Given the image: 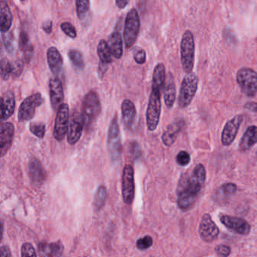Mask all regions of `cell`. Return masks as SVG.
Here are the masks:
<instances>
[{"instance_id":"1","label":"cell","mask_w":257,"mask_h":257,"mask_svg":"<svg viewBox=\"0 0 257 257\" xmlns=\"http://www.w3.org/2000/svg\"><path fill=\"white\" fill-rule=\"evenodd\" d=\"M207 178L205 167L198 164L192 170L189 178L181 180L177 189V206L183 211L193 207L201 194Z\"/></svg>"},{"instance_id":"2","label":"cell","mask_w":257,"mask_h":257,"mask_svg":"<svg viewBox=\"0 0 257 257\" xmlns=\"http://www.w3.org/2000/svg\"><path fill=\"white\" fill-rule=\"evenodd\" d=\"M101 103L100 97L95 91H90L84 97L82 102V114L85 126L90 129L94 125L101 112Z\"/></svg>"},{"instance_id":"3","label":"cell","mask_w":257,"mask_h":257,"mask_svg":"<svg viewBox=\"0 0 257 257\" xmlns=\"http://www.w3.org/2000/svg\"><path fill=\"white\" fill-rule=\"evenodd\" d=\"M195 39L190 31H185L180 43L182 67L186 73H192L195 65Z\"/></svg>"},{"instance_id":"4","label":"cell","mask_w":257,"mask_h":257,"mask_svg":"<svg viewBox=\"0 0 257 257\" xmlns=\"http://www.w3.org/2000/svg\"><path fill=\"white\" fill-rule=\"evenodd\" d=\"M198 77L195 73H186L182 81L179 93L178 104L182 109L188 107L192 103L198 91Z\"/></svg>"},{"instance_id":"5","label":"cell","mask_w":257,"mask_h":257,"mask_svg":"<svg viewBox=\"0 0 257 257\" xmlns=\"http://www.w3.org/2000/svg\"><path fill=\"white\" fill-rule=\"evenodd\" d=\"M107 147L108 153L112 162L114 163L118 162L121 159L122 154V145L117 115H115L109 127Z\"/></svg>"},{"instance_id":"6","label":"cell","mask_w":257,"mask_h":257,"mask_svg":"<svg viewBox=\"0 0 257 257\" xmlns=\"http://www.w3.org/2000/svg\"><path fill=\"white\" fill-rule=\"evenodd\" d=\"M141 28L139 13L136 9L129 10L124 22V40L126 48L130 49L135 45Z\"/></svg>"},{"instance_id":"7","label":"cell","mask_w":257,"mask_h":257,"mask_svg":"<svg viewBox=\"0 0 257 257\" xmlns=\"http://www.w3.org/2000/svg\"><path fill=\"white\" fill-rule=\"evenodd\" d=\"M162 93L155 90H152L147 106L146 118H147V128L150 132H153L157 128L160 121L161 112H162V103H161Z\"/></svg>"},{"instance_id":"8","label":"cell","mask_w":257,"mask_h":257,"mask_svg":"<svg viewBox=\"0 0 257 257\" xmlns=\"http://www.w3.org/2000/svg\"><path fill=\"white\" fill-rule=\"evenodd\" d=\"M237 82L242 92L248 97H254L257 94V73L250 68L240 69L237 72Z\"/></svg>"},{"instance_id":"9","label":"cell","mask_w":257,"mask_h":257,"mask_svg":"<svg viewBox=\"0 0 257 257\" xmlns=\"http://www.w3.org/2000/svg\"><path fill=\"white\" fill-rule=\"evenodd\" d=\"M44 100L40 93H35L25 98L19 109L18 120L20 122L30 121L34 118L36 109L43 104Z\"/></svg>"},{"instance_id":"10","label":"cell","mask_w":257,"mask_h":257,"mask_svg":"<svg viewBox=\"0 0 257 257\" xmlns=\"http://www.w3.org/2000/svg\"><path fill=\"white\" fill-rule=\"evenodd\" d=\"M70 123V108L67 103H63L58 109L54 127V138L58 141H62L67 135Z\"/></svg>"},{"instance_id":"11","label":"cell","mask_w":257,"mask_h":257,"mask_svg":"<svg viewBox=\"0 0 257 257\" xmlns=\"http://www.w3.org/2000/svg\"><path fill=\"white\" fill-rule=\"evenodd\" d=\"M121 191L124 203L130 205L133 202L135 195V174L133 167L131 165H125L123 170Z\"/></svg>"},{"instance_id":"12","label":"cell","mask_w":257,"mask_h":257,"mask_svg":"<svg viewBox=\"0 0 257 257\" xmlns=\"http://www.w3.org/2000/svg\"><path fill=\"white\" fill-rule=\"evenodd\" d=\"M198 233L201 240L206 243H211L219 237V227L215 223L214 221L212 219L211 216L208 213H205L201 218Z\"/></svg>"},{"instance_id":"13","label":"cell","mask_w":257,"mask_h":257,"mask_svg":"<svg viewBox=\"0 0 257 257\" xmlns=\"http://www.w3.org/2000/svg\"><path fill=\"white\" fill-rule=\"evenodd\" d=\"M219 220L224 226L235 234L246 236L250 233V224L243 218L221 215L219 216Z\"/></svg>"},{"instance_id":"14","label":"cell","mask_w":257,"mask_h":257,"mask_svg":"<svg viewBox=\"0 0 257 257\" xmlns=\"http://www.w3.org/2000/svg\"><path fill=\"white\" fill-rule=\"evenodd\" d=\"M85 121L82 114L74 111L70 118L68 131H67V141L70 145H75L80 140L83 132Z\"/></svg>"},{"instance_id":"15","label":"cell","mask_w":257,"mask_h":257,"mask_svg":"<svg viewBox=\"0 0 257 257\" xmlns=\"http://www.w3.org/2000/svg\"><path fill=\"white\" fill-rule=\"evenodd\" d=\"M243 121V115H237L225 124L221 135V141L224 146L228 147L234 142Z\"/></svg>"},{"instance_id":"16","label":"cell","mask_w":257,"mask_h":257,"mask_svg":"<svg viewBox=\"0 0 257 257\" xmlns=\"http://www.w3.org/2000/svg\"><path fill=\"white\" fill-rule=\"evenodd\" d=\"M49 96H50L51 105L53 110H58L61 105L64 103V93L62 82L59 78H52L49 82Z\"/></svg>"},{"instance_id":"17","label":"cell","mask_w":257,"mask_h":257,"mask_svg":"<svg viewBox=\"0 0 257 257\" xmlns=\"http://www.w3.org/2000/svg\"><path fill=\"white\" fill-rule=\"evenodd\" d=\"M28 174L33 184L40 186L46 181L47 174L41 162L37 158H31L28 162Z\"/></svg>"},{"instance_id":"18","label":"cell","mask_w":257,"mask_h":257,"mask_svg":"<svg viewBox=\"0 0 257 257\" xmlns=\"http://www.w3.org/2000/svg\"><path fill=\"white\" fill-rule=\"evenodd\" d=\"M15 127L12 123L5 122L0 128V155L4 157L11 147L14 138Z\"/></svg>"},{"instance_id":"19","label":"cell","mask_w":257,"mask_h":257,"mask_svg":"<svg viewBox=\"0 0 257 257\" xmlns=\"http://www.w3.org/2000/svg\"><path fill=\"white\" fill-rule=\"evenodd\" d=\"M184 124L183 119L177 118L167 127L162 137V142L166 147H171L174 144Z\"/></svg>"},{"instance_id":"20","label":"cell","mask_w":257,"mask_h":257,"mask_svg":"<svg viewBox=\"0 0 257 257\" xmlns=\"http://www.w3.org/2000/svg\"><path fill=\"white\" fill-rule=\"evenodd\" d=\"M47 62L52 73L58 77L62 73L64 61L61 53L56 47L52 46L48 49Z\"/></svg>"},{"instance_id":"21","label":"cell","mask_w":257,"mask_h":257,"mask_svg":"<svg viewBox=\"0 0 257 257\" xmlns=\"http://www.w3.org/2000/svg\"><path fill=\"white\" fill-rule=\"evenodd\" d=\"M37 250L40 256H61L64 253V246L61 240L50 243L40 242Z\"/></svg>"},{"instance_id":"22","label":"cell","mask_w":257,"mask_h":257,"mask_svg":"<svg viewBox=\"0 0 257 257\" xmlns=\"http://www.w3.org/2000/svg\"><path fill=\"white\" fill-rule=\"evenodd\" d=\"M16 109V99L12 91H7L1 98V118L7 121L14 113Z\"/></svg>"},{"instance_id":"23","label":"cell","mask_w":257,"mask_h":257,"mask_svg":"<svg viewBox=\"0 0 257 257\" xmlns=\"http://www.w3.org/2000/svg\"><path fill=\"white\" fill-rule=\"evenodd\" d=\"M177 91L174 76L171 73H168L164 88V100L168 109H171L175 103Z\"/></svg>"},{"instance_id":"24","label":"cell","mask_w":257,"mask_h":257,"mask_svg":"<svg viewBox=\"0 0 257 257\" xmlns=\"http://www.w3.org/2000/svg\"><path fill=\"white\" fill-rule=\"evenodd\" d=\"M121 113L124 126L127 128H132L136 121L137 112L135 104L128 99H125L123 101Z\"/></svg>"},{"instance_id":"25","label":"cell","mask_w":257,"mask_h":257,"mask_svg":"<svg viewBox=\"0 0 257 257\" xmlns=\"http://www.w3.org/2000/svg\"><path fill=\"white\" fill-rule=\"evenodd\" d=\"M13 24V15L7 0H0V28L1 32L10 31Z\"/></svg>"},{"instance_id":"26","label":"cell","mask_w":257,"mask_h":257,"mask_svg":"<svg viewBox=\"0 0 257 257\" xmlns=\"http://www.w3.org/2000/svg\"><path fill=\"white\" fill-rule=\"evenodd\" d=\"M166 77L165 65L162 63H159L155 67L153 70L152 90L162 93L165 88Z\"/></svg>"},{"instance_id":"27","label":"cell","mask_w":257,"mask_h":257,"mask_svg":"<svg viewBox=\"0 0 257 257\" xmlns=\"http://www.w3.org/2000/svg\"><path fill=\"white\" fill-rule=\"evenodd\" d=\"M257 143V126L252 125L246 129L240 139L239 149L241 152H246L252 148Z\"/></svg>"},{"instance_id":"28","label":"cell","mask_w":257,"mask_h":257,"mask_svg":"<svg viewBox=\"0 0 257 257\" xmlns=\"http://www.w3.org/2000/svg\"><path fill=\"white\" fill-rule=\"evenodd\" d=\"M108 44L114 58L115 59H121L124 54V49H123L122 37L118 31H115L111 34Z\"/></svg>"},{"instance_id":"29","label":"cell","mask_w":257,"mask_h":257,"mask_svg":"<svg viewBox=\"0 0 257 257\" xmlns=\"http://www.w3.org/2000/svg\"><path fill=\"white\" fill-rule=\"evenodd\" d=\"M97 55H98L99 59L101 62L105 64H109L112 62V52L109 48L108 42L105 40H101L99 42L97 46Z\"/></svg>"},{"instance_id":"30","label":"cell","mask_w":257,"mask_h":257,"mask_svg":"<svg viewBox=\"0 0 257 257\" xmlns=\"http://www.w3.org/2000/svg\"><path fill=\"white\" fill-rule=\"evenodd\" d=\"M107 189L106 186H100L96 192L94 200V207L96 211H100L103 208L107 200Z\"/></svg>"},{"instance_id":"31","label":"cell","mask_w":257,"mask_h":257,"mask_svg":"<svg viewBox=\"0 0 257 257\" xmlns=\"http://www.w3.org/2000/svg\"><path fill=\"white\" fill-rule=\"evenodd\" d=\"M68 57L75 68L79 70H83L85 69V59L80 51L72 49L68 52Z\"/></svg>"},{"instance_id":"32","label":"cell","mask_w":257,"mask_h":257,"mask_svg":"<svg viewBox=\"0 0 257 257\" xmlns=\"http://www.w3.org/2000/svg\"><path fill=\"white\" fill-rule=\"evenodd\" d=\"M76 13L80 20L85 19L90 10V0H76Z\"/></svg>"},{"instance_id":"33","label":"cell","mask_w":257,"mask_h":257,"mask_svg":"<svg viewBox=\"0 0 257 257\" xmlns=\"http://www.w3.org/2000/svg\"><path fill=\"white\" fill-rule=\"evenodd\" d=\"M3 44L6 51L10 55H13L16 51L15 39L13 33H2Z\"/></svg>"},{"instance_id":"34","label":"cell","mask_w":257,"mask_h":257,"mask_svg":"<svg viewBox=\"0 0 257 257\" xmlns=\"http://www.w3.org/2000/svg\"><path fill=\"white\" fill-rule=\"evenodd\" d=\"M237 190V186L235 183H226L220 186L217 189L216 194H221L223 195L224 198H230V197L234 195Z\"/></svg>"},{"instance_id":"35","label":"cell","mask_w":257,"mask_h":257,"mask_svg":"<svg viewBox=\"0 0 257 257\" xmlns=\"http://www.w3.org/2000/svg\"><path fill=\"white\" fill-rule=\"evenodd\" d=\"M30 132L39 138H43L46 134V124L43 122H32L29 126Z\"/></svg>"},{"instance_id":"36","label":"cell","mask_w":257,"mask_h":257,"mask_svg":"<svg viewBox=\"0 0 257 257\" xmlns=\"http://www.w3.org/2000/svg\"><path fill=\"white\" fill-rule=\"evenodd\" d=\"M12 75V63L7 58L1 60V78L3 80L7 81Z\"/></svg>"},{"instance_id":"37","label":"cell","mask_w":257,"mask_h":257,"mask_svg":"<svg viewBox=\"0 0 257 257\" xmlns=\"http://www.w3.org/2000/svg\"><path fill=\"white\" fill-rule=\"evenodd\" d=\"M24 64H25V61H22L20 58L15 60L12 63V76L14 79L19 78L22 75L24 70Z\"/></svg>"},{"instance_id":"38","label":"cell","mask_w":257,"mask_h":257,"mask_svg":"<svg viewBox=\"0 0 257 257\" xmlns=\"http://www.w3.org/2000/svg\"><path fill=\"white\" fill-rule=\"evenodd\" d=\"M153 244V240L150 235H146L144 237L138 239L136 242L137 248L140 250H147L151 247Z\"/></svg>"},{"instance_id":"39","label":"cell","mask_w":257,"mask_h":257,"mask_svg":"<svg viewBox=\"0 0 257 257\" xmlns=\"http://www.w3.org/2000/svg\"><path fill=\"white\" fill-rule=\"evenodd\" d=\"M61 29L70 38L76 39L77 37V31H76V28L70 22H63L61 25Z\"/></svg>"},{"instance_id":"40","label":"cell","mask_w":257,"mask_h":257,"mask_svg":"<svg viewBox=\"0 0 257 257\" xmlns=\"http://www.w3.org/2000/svg\"><path fill=\"white\" fill-rule=\"evenodd\" d=\"M176 162L180 166H187L191 162L190 154L185 150L179 152L176 157Z\"/></svg>"},{"instance_id":"41","label":"cell","mask_w":257,"mask_h":257,"mask_svg":"<svg viewBox=\"0 0 257 257\" xmlns=\"http://www.w3.org/2000/svg\"><path fill=\"white\" fill-rule=\"evenodd\" d=\"M134 60L135 62L140 65L145 64L146 60H147V55L146 52L142 48H136L134 51Z\"/></svg>"},{"instance_id":"42","label":"cell","mask_w":257,"mask_h":257,"mask_svg":"<svg viewBox=\"0 0 257 257\" xmlns=\"http://www.w3.org/2000/svg\"><path fill=\"white\" fill-rule=\"evenodd\" d=\"M22 256H37V253L36 252L35 249L31 243H25L22 245Z\"/></svg>"},{"instance_id":"43","label":"cell","mask_w":257,"mask_h":257,"mask_svg":"<svg viewBox=\"0 0 257 257\" xmlns=\"http://www.w3.org/2000/svg\"><path fill=\"white\" fill-rule=\"evenodd\" d=\"M29 36L28 33L22 31L19 36V47L22 52H24L25 49L29 46Z\"/></svg>"},{"instance_id":"44","label":"cell","mask_w":257,"mask_h":257,"mask_svg":"<svg viewBox=\"0 0 257 257\" xmlns=\"http://www.w3.org/2000/svg\"><path fill=\"white\" fill-rule=\"evenodd\" d=\"M215 252L218 256L227 257L231 255V249L227 245H218L215 247Z\"/></svg>"},{"instance_id":"45","label":"cell","mask_w":257,"mask_h":257,"mask_svg":"<svg viewBox=\"0 0 257 257\" xmlns=\"http://www.w3.org/2000/svg\"><path fill=\"white\" fill-rule=\"evenodd\" d=\"M130 151L134 159H140L141 156V149L138 142L134 141L131 144Z\"/></svg>"},{"instance_id":"46","label":"cell","mask_w":257,"mask_h":257,"mask_svg":"<svg viewBox=\"0 0 257 257\" xmlns=\"http://www.w3.org/2000/svg\"><path fill=\"white\" fill-rule=\"evenodd\" d=\"M108 68H109V64H105V63L100 61L99 63L98 67V76L100 79H103L104 78L105 74L107 72Z\"/></svg>"},{"instance_id":"47","label":"cell","mask_w":257,"mask_h":257,"mask_svg":"<svg viewBox=\"0 0 257 257\" xmlns=\"http://www.w3.org/2000/svg\"><path fill=\"white\" fill-rule=\"evenodd\" d=\"M24 55H25V61L27 63L31 61L33 56V52H34V47L31 45H29L26 49L24 51Z\"/></svg>"},{"instance_id":"48","label":"cell","mask_w":257,"mask_h":257,"mask_svg":"<svg viewBox=\"0 0 257 257\" xmlns=\"http://www.w3.org/2000/svg\"><path fill=\"white\" fill-rule=\"evenodd\" d=\"M42 28H43V31H44L46 34H52V29H53V23H52V21L47 20L43 22V25H42Z\"/></svg>"},{"instance_id":"49","label":"cell","mask_w":257,"mask_h":257,"mask_svg":"<svg viewBox=\"0 0 257 257\" xmlns=\"http://www.w3.org/2000/svg\"><path fill=\"white\" fill-rule=\"evenodd\" d=\"M0 255L2 257H10L12 256L11 251L10 248L7 246H2L0 248Z\"/></svg>"},{"instance_id":"50","label":"cell","mask_w":257,"mask_h":257,"mask_svg":"<svg viewBox=\"0 0 257 257\" xmlns=\"http://www.w3.org/2000/svg\"><path fill=\"white\" fill-rule=\"evenodd\" d=\"M130 0H115V4L116 7H118L120 10H123L129 4Z\"/></svg>"},{"instance_id":"51","label":"cell","mask_w":257,"mask_h":257,"mask_svg":"<svg viewBox=\"0 0 257 257\" xmlns=\"http://www.w3.org/2000/svg\"><path fill=\"white\" fill-rule=\"evenodd\" d=\"M244 108L247 110L252 111V112H256L257 113V103H255V102H249V103H246Z\"/></svg>"},{"instance_id":"52","label":"cell","mask_w":257,"mask_h":257,"mask_svg":"<svg viewBox=\"0 0 257 257\" xmlns=\"http://www.w3.org/2000/svg\"><path fill=\"white\" fill-rule=\"evenodd\" d=\"M20 1H22V2H24V1H25V0H20Z\"/></svg>"},{"instance_id":"53","label":"cell","mask_w":257,"mask_h":257,"mask_svg":"<svg viewBox=\"0 0 257 257\" xmlns=\"http://www.w3.org/2000/svg\"><path fill=\"white\" fill-rule=\"evenodd\" d=\"M256 157H257V152H256Z\"/></svg>"}]
</instances>
